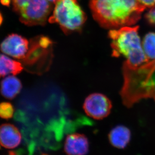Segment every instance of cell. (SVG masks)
I'll list each match as a JSON object with an SVG mask.
<instances>
[{
  "instance_id": "6da1fadb",
  "label": "cell",
  "mask_w": 155,
  "mask_h": 155,
  "mask_svg": "<svg viewBox=\"0 0 155 155\" xmlns=\"http://www.w3.org/2000/svg\"><path fill=\"white\" fill-rule=\"evenodd\" d=\"M89 4L94 19L110 30L135 25L146 9L138 0H90Z\"/></svg>"
},
{
  "instance_id": "7a4b0ae2",
  "label": "cell",
  "mask_w": 155,
  "mask_h": 155,
  "mask_svg": "<svg viewBox=\"0 0 155 155\" xmlns=\"http://www.w3.org/2000/svg\"><path fill=\"white\" fill-rule=\"evenodd\" d=\"M139 26H126L110 30L108 36L111 40L112 56L126 58L123 65L132 69L142 68L150 62L143 51Z\"/></svg>"
},
{
  "instance_id": "3957f363",
  "label": "cell",
  "mask_w": 155,
  "mask_h": 155,
  "mask_svg": "<svg viewBox=\"0 0 155 155\" xmlns=\"http://www.w3.org/2000/svg\"><path fill=\"white\" fill-rule=\"evenodd\" d=\"M53 3L48 22L57 24L67 35L82 31L87 18L77 0H55Z\"/></svg>"
},
{
  "instance_id": "277c9868",
  "label": "cell",
  "mask_w": 155,
  "mask_h": 155,
  "mask_svg": "<svg viewBox=\"0 0 155 155\" xmlns=\"http://www.w3.org/2000/svg\"><path fill=\"white\" fill-rule=\"evenodd\" d=\"M13 8L22 23L27 26L44 25L52 6L47 0H11Z\"/></svg>"
},
{
  "instance_id": "5b68a950",
  "label": "cell",
  "mask_w": 155,
  "mask_h": 155,
  "mask_svg": "<svg viewBox=\"0 0 155 155\" xmlns=\"http://www.w3.org/2000/svg\"><path fill=\"white\" fill-rule=\"evenodd\" d=\"M53 42L46 37H36L30 40L29 48L25 58L21 62L34 72H43L50 64L53 57Z\"/></svg>"
},
{
  "instance_id": "8992f818",
  "label": "cell",
  "mask_w": 155,
  "mask_h": 155,
  "mask_svg": "<svg viewBox=\"0 0 155 155\" xmlns=\"http://www.w3.org/2000/svg\"><path fill=\"white\" fill-rule=\"evenodd\" d=\"M112 104L109 98L100 93H93L88 95L83 104V109L87 116L101 120L111 113Z\"/></svg>"
},
{
  "instance_id": "52a82bcc",
  "label": "cell",
  "mask_w": 155,
  "mask_h": 155,
  "mask_svg": "<svg viewBox=\"0 0 155 155\" xmlns=\"http://www.w3.org/2000/svg\"><path fill=\"white\" fill-rule=\"evenodd\" d=\"M29 44L30 41L22 36L12 34L3 40L0 49L3 53L21 62L26 56Z\"/></svg>"
},
{
  "instance_id": "ba28073f",
  "label": "cell",
  "mask_w": 155,
  "mask_h": 155,
  "mask_svg": "<svg viewBox=\"0 0 155 155\" xmlns=\"http://www.w3.org/2000/svg\"><path fill=\"white\" fill-rule=\"evenodd\" d=\"M67 155H86L89 152V142L85 135L79 133L67 135L64 142Z\"/></svg>"
},
{
  "instance_id": "9c48e42d",
  "label": "cell",
  "mask_w": 155,
  "mask_h": 155,
  "mask_svg": "<svg viewBox=\"0 0 155 155\" xmlns=\"http://www.w3.org/2000/svg\"><path fill=\"white\" fill-rule=\"evenodd\" d=\"M22 137L19 130L13 124H5L0 126V144L7 149L18 146Z\"/></svg>"
},
{
  "instance_id": "30bf717a",
  "label": "cell",
  "mask_w": 155,
  "mask_h": 155,
  "mask_svg": "<svg viewBox=\"0 0 155 155\" xmlns=\"http://www.w3.org/2000/svg\"><path fill=\"white\" fill-rule=\"evenodd\" d=\"M131 132L124 125H117L111 129L108 134L110 143L119 149H123L129 145L131 140Z\"/></svg>"
},
{
  "instance_id": "8fae6325",
  "label": "cell",
  "mask_w": 155,
  "mask_h": 155,
  "mask_svg": "<svg viewBox=\"0 0 155 155\" xmlns=\"http://www.w3.org/2000/svg\"><path fill=\"white\" fill-rule=\"evenodd\" d=\"M22 84L20 81L14 75L9 76L2 81L1 82V92L5 98L12 100L20 92Z\"/></svg>"
},
{
  "instance_id": "7c38bea8",
  "label": "cell",
  "mask_w": 155,
  "mask_h": 155,
  "mask_svg": "<svg viewBox=\"0 0 155 155\" xmlns=\"http://www.w3.org/2000/svg\"><path fill=\"white\" fill-rule=\"evenodd\" d=\"M22 63L6 54H0V78L10 74H18L23 69Z\"/></svg>"
},
{
  "instance_id": "4fadbf2b",
  "label": "cell",
  "mask_w": 155,
  "mask_h": 155,
  "mask_svg": "<svg viewBox=\"0 0 155 155\" xmlns=\"http://www.w3.org/2000/svg\"><path fill=\"white\" fill-rule=\"evenodd\" d=\"M145 54L150 61H155V33H148L145 35L142 42Z\"/></svg>"
},
{
  "instance_id": "5bb4252c",
  "label": "cell",
  "mask_w": 155,
  "mask_h": 155,
  "mask_svg": "<svg viewBox=\"0 0 155 155\" xmlns=\"http://www.w3.org/2000/svg\"><path fill=\"white\" fill-rule=\"evenodd\" d=\"M14 107L10 103L4 102L0 104V117L5 120L11 119L14 115Z\"/></svg>"
},
{
  "instance_id": "9a60e30c",
  "label": "cell",
  "mask_w": 155,
  "mask_h": 155,
  "mask_svg": "<svg viewBox=\"0 0 155 155\" xmlns=\"http://www.w3.org/2000/svg\"><path fill=\"white\" fill-rule=\"evenodd\" d=\"M145 19L150 25H155V7L151 8L150 10L145 15Z\"/></svg>"
},
{
  "instance_id": "2e32d148",
  "label": "cell",
  "mask_w": 155,
  "mask_h": 155,
  "mask_svg": "<svg viewBox=\"0 0 155 155\" xmlns=\"http://www.w3.org/2000/svg\"><path fill=\"white\" fill-rule=\"evenodd\" d=\"M140 4L146 8H151L153 7L155 5V0H138Z\"/></svg>"
},
{
  "instance_id": "e0dca14e",
  "label": "cell",
  "mask_w": 155,
  "mask_h": 155,
  "mask_svg": "<svg viewBox=\"0 0 155 155\" xmlns=\"http://www.w3.org/2000/svg\"><path fill=\"white\" fill-rule=\"evenodd\" d=\"M11 0H1V4L4 5L5 6H9V4H10Z\"/></svg>"
},
{
  "instance_id": "ac0fdd59",
  "label": "cell",
  "mask_w": 155,
  "mask_h": 155,
  "mask_svg": "<svg viewBox=\"0 0 155 155\" xmlns=\"http://www.w3.org/2000/svg\"><path fill=\"white\" fill-rule=\"evenodd\" d=\"M3 16H2V15L1 13H0V26L1 25L2 22H3Z\"/></svg>"
},
{
  "instance_id": "d6986e66",
  "label": "cell",
  "mask_w": 155,
  "mask_h": 155,
  "mask_svg": "<svg viewBox=\"0 0 155 155\" xmlns=\"http://www.w3.org/2000/svg\"><path fill=\"white\" fill-rule=\"evenodd\" d=\"M47 1H48L50 2H54L55 0H47Z\"/></svg>"
},
{
  "instance_id": "ffe728a7",
  "label": "cell",
  "mask_w": 155,
  "mask_h": 155,
  "mask_svg": "<svg viewBox=\"0 0 155 155\" xmlns=\"http://www.w3.org/2000/svg\"></svg>"
}]
</instances>
